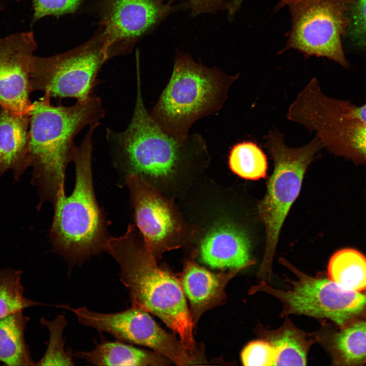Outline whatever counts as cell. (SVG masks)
Instances as JSON below:
<instances>
[{"label":"cell","mask_w":366,"mask_h":366,"mask_svg":"<svg viewBox=\"0 0 366 366\" xmlns=\"http://www.w3.org/2000/svg\"><path fill=\"white\" fill-rule=\"evenodd\" d=\"M131 121L122 132L106 129L115 167L125 179L136 175L168 198L178 199L204 175L211 158L205 139L189 134L178 140L165 133L145 108L140 66Z\"/></svg>","instance_id":"6da1fadb"},{"label":"cell","mask_w":366,"mask_h":366,"mask_svg":"<svg viewBox=\"0 0 366 366\" xmlns=\"http://www.w3.org/2000/svg\"><path fill=\"white\" fill-rule=\"evenodd\" d=\"M50 100L44 94L33 103L29 111L31 182L37 188L38 208L45 202L54 205L66 195V170L72 161L74 139L85 127L105 115L101 100L94 95L69 106L53 105Z\"/></svg>","instance_id":"7a4b0ae2"},{"label":"cell","mask_w":366,"mask_h":366,"mask_svg":"<svg viewBox=\"0 0 366 366\" xmlns=\"http://www.w3.org/2000/svg\"><path fill=\"white\" fill-rule=\"evenodd\" d=\"M106 251L116 261L120 280L128 289L133 306L157 316L177 333L184 347L199 356L194 325L179 280L159 267L135 224L122 235L109 237Z\"/></svg>","instance_id":"3957f363"},{"label":"cell","mask_w":366,"mask_h":366,"mask_svg":"<svg viewBox=\"0 0 366 366\" xmlns=\"http://www.w3.org/2000/svg\"><path fill=\"white\" fill-rule=\"evenodd\" d=\"M100 122L92 124L80 144L75 145L72 161L75 168L74 190L59 198L53 205L50 231L53 248L72 264H82L104 251L107 223L95 197L92 157L93 137Z\"/></svg>","instance_id":"277c9868"},{"label":"cell","mask_w":366,"mask_h":366,"mask_svg":"<svg viewBox=\"0 0 366 366\" xmlns=\"http://www.w3.org/2000/svg\"><path fill=\"white\" fill-rule=\"evenodd\" d=\"M237 78L178 51L170 78L149 111L150 115L165 133L183 140L197 120L222 107L230 86Z\"/></svg>","instance_id":"5b68a950"},{"label":"cell","mask_w":366,"mask_h":366,"mask_svg":"<svg viewBox=\"0 0 366 366\" xmlns=\"http://www.w3.org/2000/svg\"><path fill=\"white\" fill-rule=\"evenodd\" d=\"M265 142L273 160L274 169L265 196L258 205L266 236L264 253L258 272L259 277L263 279L270 278L272 260L282 225L299 194L308 167L323 147L316 136L302 146L290 147L278 130L269 132Z\"/></svg>","instance_id":"8992f818"},{"label":"cell","mask_w":366,"mask_h":366,"mask_svg":"<svg viewBox=\"0 0 366 366\" xmlns=\"http://www.w3.org/2000/svg\"><path fill=\"white\" fill-rule=\"evenodd\" d=\"M189 220L195 230L186 247L212 268L242 269L254 264L248 234L230 212L225 196L212 193L193 206Z\"/></svg>","instance_id":"52a82bcc"},{"label":"cell","mask_w":366,"mask_h":366,"mask_svg":"<svg viewBox=\"0 0 366 366\" xmlns=\"http://www.w3.org/2000/svg\"><path fill=\"white\" fill-rule=\"evenodd\" d=\"M112 58L98 30L88 40L64 53L33 57L30 81L33 92L51 98L84 101L92 95L98 73Z\"/></svg>","instance_id":"ba28073f"},{"label":"cell","mask_w":366,"mask_h":366,"mask_svg":"<svg viewBox=\"0 0 366 366\" xmlns=\"http://www.w3.org/2000/svg\"><path fill=\"white\" fill-rule=\"evenodd\" d=\"M284 264L296 276L288 279L290 284L284 290L273 288L261 280L249 290L250 294L265 293L278 299L282 305V317L300 314L316 318H327L343 325L366 307V295L340 286L330 278L312 277L288 262Z\"/></svg>","instance_id":"9c48e42d"},{"label":"cell","mask_w":366,"mask_h":366,"mask_svg":"<svg viewBox=\"0 0 366 366\" xmlns=\"http://www.w3.org/2000/svg\"><path fill=\"white\" fill-rule=\"evenodd\" d=\"M287 118L315 132L323 147L366 159V124L348 115L340 100L325 95L315 77L291 104Z\"/></svg>","instance_id":"30bf717a"},{"label":"cell","mask_w":366,"mask_h":366,"mask_svg":"<svg viewBox=\"0 0 366 366\" xmlns=\"http://www.w3.org/2000/svg\"><path fill=\"white\" fill-rule=\"evenodd\" d=\"M124 183L129 191L134 224L157 260L165 252L190 243L195 228L175 199L136 175L127 177Z\"/></svg>","instance_id":"8fae6325"},{"label":"cell","mask_w":366,"mask_h":366,"mask_svg":"<svg viewBox=\"0 0 366 366\" xmlns=\"http://www.w3.org/2000/svg\"><path fill=\"white\" fill-rule=\"evenodd\" d=\"M350 0H301L290 5L292 28L287 44L307 56L327 57L346 67L341 36L348 25Z\"/></svg>","instance_id":"7c38bea8"},{"label":"cell","mask_w":366,"mask_h":366,"mask_svg":"<svg viewBox=\"0 0 366 366\" xmlns=\"http://www.w3.org/2000/svg\"><path fill=\"white\" fill-rule=\"evenodd\" d=\"M98 30L112 57L131 53L136 44L172 13L188 8L168 0H96Z\"/></svg>","instance_id":"4fadbf2b"},{"label":"cell","mask_w":366,"mask_h":366,"mask_svg":"<svg viewBox=\"0 0 366 366\" xmlns=\"http://www.w3.org/2000/svg\"><path fill=\"white\" fill-rule=\"evenodd\" d=\"M82 325L107 332L117 340L149 347L179 365L200 364L202 358L190 353L180 341L163 329L148 312L135 306L111 313L91 311L86 307L68 308Z\"/></svg>","instance_id":"5bb4252c"},{"label":"cell","mask_w":366,"mask_h":366,"mask_svg":"<svg viewBox=\"0 0 366 366\" xmlns=\"http://www.w3.org/2000/svg\"><path fill=\"white\" fill-rule=\"evenodd\" d=\"M37 47L32 32L0 39V107L18 114L29 113L31 64Z\"/></svg>","instance_id":"9a60e30c"},{"label":"cell","mask_w":366,"mask_h":366,"mask_svg":"<svg viewBox=\"0 0 366 366\" xmlns=\"http://www.w3.org/2000/svg\"><path fill=\"white\" fill-rule=\"evenodd\" d=\"M191 255L184 262L179 281L190 303V311L195 324L204 312L225 301L226 285L241 269L214 273L197 264Z\"/></svg>","instance_id":"2e32d148"},{"label":"cell","mask_w":366,"mask_h":366,"mask_svg":"<svg viewBox=\"0 0 366 366\" xmlns=\"http://www.w3.org/2000/svg\"><path fill=\"white\" fill-rule=\"evenodd\" d=\"M30 114L0 107V176L12 171L18 180L30 167L28 135Z\"/></svg>","instance_id":"e0dca14e"},{"label":"cell","mask_w":366,"mask_h":366,"mask_svg":"<svg viewBox=\"0 0 366 366\" xmlns=\"http://www.w3.org/2000/svg\"><path fill=\"white\" fill-rule=\"evenodd\" d=\"M256 332L261 339L268 342L274 348L276 358L274 365H304L307 355L313 341L309 334L295 326L287 318L278 328L270 330L261 325Z\"/></svg>","instance_id":"ac0fdd59"},{"label":"cell","mask_w":366,"mask_h":366,"mask_svg":"<svg viewBox=\"0 0 366 366\" xmlns=\"http://www.w3.org/2000/svg\"><path fill=\"white\" fill-rule=\"evenodd\" d=\"M96 365H158L170 360L156 353H150L118 341H102L94 349L75 354Z\"/></svg>","instance_id":"d6986e66"},{"label":"cell","mask_w":366,"mask_h":366,"mask_svg":"<svg viewBox=\"0 0 366 366\" xmlns=\"http://www.w3.org/2000/svg\"><path fill=\"white\" fill-rule=\"evenodd\" d=\"M28 321L22 311L0 319V361L7 365H35L24 337Z\"/></svg>","instance_id":"ffe728a7"},{"label":"cell","mask_w":366,"mask_h":366,"mask_svg":"<svg viewBox=\"0 0 366 366\" xmlns=\"http://www.w3.org/2000/svg\"><path fill=\"white\" fill-rule=\"evenodd\" d=\"M330 279L346 289L360 291L366 288V258L351 249L341 250L330 258Z\"/></svg>","instance_id":"44dd1931"},{"label":"cell","mask_w":366,"mask_h":366,"mask_svg":"<svg viewBox=\"0 0 366 366\" xmlns=\"http://www.w3.org/2000/svg\"><path fill=\"white\" fill-rule=\"evenodd\" d=\"M228 164L231 170L242 178L257 180L266 175V156L253 142L243 141L233 146L229 153Z\"/></svg>","instance_id":"7402d4cb"},{"label":"cell","mask_w":366,"mask_h":366,"mask_svg":"<svg viewBox=\"0 0 366 366\" xmlns=\"http://www.w3.org/2000/svg\"><path fill=\"white\" fill-rule=\"evenodd\" d=\"M21 274L20 270L12 268L0 270V319L14 312L42 304L25 297Z\"/></svg>","instance_id":"603a6c76"},{"label":"cell","mask_w":366,"mask_h":366,"mask_svg":"<svg viewBox=\"0 0 366 366\" xmlns=\"http://www.w3.org/2000/svg\"><path fill=\"white\" fill-rule=\"evenodd\" d=\"M40 323L47 329L49 339L43 356L35 365H74L71 350L65 349L63 331L67 324L66 317L60 314L51 321L41 318Z\"/></svg>","instance_id":"cb8c5ba5"},{"label":"cell","mask_w":366,"mask_h":366,"mask_svg":"<svg viewBox=\"0 0 366 366\" xmlns=\"http://www.w3.org/2000/svg\"><path fill=\"white\" fill-rule=\"evenodd\" d=\"M333 344L347 362L366 358V321L356 323L336 334Z\"/></svg>","instance_id":"d4e9b609"},{"label":"cell","mask_w":366,"mask_h":366,"mask_svg":"<svg viewBox=\"0 0 366 366\" xmlns=\"http://www.w3.org/2000/svg\"><path fill=\"white\" fill-rule=\"evenodd\" d=\"M89 0H32L35 22L48 16L59 17L81 10ZM96 0H95V2ZM94 2V3H95Z\"/></svg>","instance_id":"484cf974"},{"label":"cell","mask_w":366,"mask_h":366,"mask_svg":"<svg viewBox=\"0 0 366 366\" xmlns=\"http://www.w3.org/2000/svg\"><path fill=\"white\" fill-rule=\"evenodd\" d=\"M276 352L267 341L261 339L249 343L241 353V360L245 366L274 365Z\"/></svg>","instance_id":"4316f807"},{"label":"cell","mask_w":366,"mask_h":366,"mask_svg":"<svg viewBox=\"0 0 366 366\" xmlns=\"http://www.w3.org/2000/svg\"><path fill=\"white\" fill-rule=\"evenodd\" d=\"M350 34L358 45L366 46V0H350Z\"/></svg>","instance_id":"83f0119b"},{"label":"cell","mask_w":366,"mask_h":366,"mask_svg":"<svg viewBox=\"0 0 366 366\" xmlns=\"http://www.w3.org/2000/svg\"><path fill=\"white\" fill-rule=\"evenodd\" d=\"M174 4L176 0H168ZM192 17L205 14H214L227 10L229 2L228 0H186Z\"/></svg>","instance_id":"f1b7e54d"},{"label":"cell","mask_w":366,"mask_h":366,"mask_svg":"<svg viewBox=\"0 0 366 366\" xmlns=\"http://www.w3.org/2000/svg\"><path fill=\"white\" fill-rule=\"evenodd\" d=\"M343 107L348 114L366 124V104L361 106H356L344 101Z\"/></svg>","instance_id":"f546056e"},{"label":"cell","mask_w":366,"mask_h":366,"mask_svg":"<svg viewBox=\"0 0 366 366\" xmlns=\"http://www.w3.org/2000/svg\"><path fill=\"white\" fill-rule=\"evenodd\" d=\"M244 0H231L227 9L228 17L232 19Z\"/></svg>","instance_id":"4dcf8cb0"},{"label":"cell","mask_w":366,"mask_h":366,"mask_svg":"<svg viewBox=\"0 0 366 366\" xmlns=\"http://www.w3.org/2000/svg\"><path fill=\"white\" fill-rule=\"evenodd\" d=\"M301 0H280L277 8L280 9L286 6H289Z\"/></svg>","instance_id":"1f68e13d"}]
</instances>
